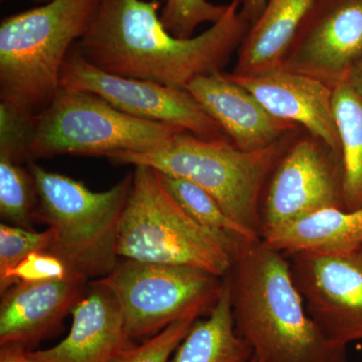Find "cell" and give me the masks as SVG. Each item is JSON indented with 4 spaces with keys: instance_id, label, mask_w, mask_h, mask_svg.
<instances>
[{
    "instance_id": "cell-1",
    "label": "cell",
    "mask_w": 362,
    "mask_h": 362,
    "mask_svg": "<svg viewBox=\"0 0 362 362\" xmlns=\"http://www.w3.org/2000/svg\"><path fill=\"white\" fill-rule=\"evenodd\" d=\"M160 7L158 0H99L92 25L73 47L107 73L187 90L195 78L223 71L251 28L233 0L206 32L180 39L162 25Z\"/></svg>"
},
{
    "instance_id": "cell-2",
    "label": "cell",
    "mask_w": 362,
    "mask_h": 362,
    "mask_svg": "<svg viewBox=\"0 0 362 362\" xmlns=\"http://www.w3.org/2000/svg\"><path fill=\"white\" fill-rule=\"evenodd\" d=\"M235 329L258 362H347L307 312L283 252L262 239L243 240L228 276Z\"/></svg>"
},
{
    "instance_id": "cell-3",
    "label": "cell",
    "mask_w": 362,
    "mask_h": 362,
    "mask_svg": "<svg viewBox=\"0 0 362 362\" xmlns=\"http://www.w3.org/2000/svg\"><path fill=\"white\" fill-rule=\"evenodd\" d=\"M99 0H51L2 18L0 99L21 115H39L61 89L69 52L89 30Z\"/></svg>"
},
{
    "instance_id": "cell-4",
    "label": "cell",
    "mask_w": 362,
    "mask_h": 362,
    "mask_svg": "<svg viewBox=\"0 0 362 362\" xmlns=\"http://www.w3.org/2000/svg\"><path fill=\"white\" fill-rule=\"evenodd\" d=\"M291 134L265 149L243 151L228 138L206 139L180 130L159 148L115 152L106 157L116 164L149 166L162 175L199 185L233 220L261 237L263 192L291 145Z\"/></svg>"
},
{
    "instance_id": "cell-5",
    "label": "cell",
    "mask_w": 362,
    "mask_h": 362,
    "mask_svg": "<svg viewBox=\"0 0 362 362\" xmlns=\"http://www.w3.org/2000/svg\"><path fill=\"white\" fill-rule=\"evenodd\" d=\"M116 240L119 259L192 267L225 278L240 240L197 223L170 197L156 169L135 165Z\"/></svg>"
},
{
    "instance_id": "cell-6",
    "label": "cell",
    "mask_w": 362,
    "mask_h": 362,
    "mask_svg": "<svg viewBox=\"0 0 362 362\" xmlns=\"http://www.w3.org/2000/svg\"><path fill=\"white\" fill-rule=\"evenodd\" d=\"M30 171L37 194L35 218L52 232L49 251L89 280L108 275L118 262L119 223L132 173L106 192H92L81 181L47 170L33 161Z\"/></svg>"
},
{
    "instance_id": "cell-7",
    "label": "cell",
    "mask_w": 362,
    "mask_h": 362,
    "mask_svg": "<svg viewBox=\"0 0 362 362\" xmlns=\"http://www.w3.org/2000/svg\"><path fill=\"white\" fill-rule=\"evenodd\" d=\"M180 128L128 115L87 90L61 88L33 118L30 161L64 154L105 156L163 146Z\"/></svg>"
},
{
    "instance_id": "cell-8",
    "label": "cell",
    "mask_w": 362,
    "mask_h": 362,
    "mask_svg": "<svg viewBox=\"0 0 362 362\" xmlns=\"http://www.w3.org/2000/svg\"><path fill=\"white\" fill-rule=\"evenodd\" d=\"M110 292L133 341L151 337L178 319L209 313L223 278L192 267L119 259L108 275L93 281Z\"/></svg>"
},
{
    "instance_id": "cell-9",
    "label": "cell",
    "mask_w": 362,
    "mask_h": 362,
    "mask_svg": "<svg viewBox=\"0 0 362 362\" xmlns=\"http://www.w3.org/2000/svg\"><path fill=\"white\" fill-rule=\"evenodd\" d=\"M61 88L96 94L136 118L168 124L206 139H230L187 90L107 73L74 47L62 68Z\"/></svg>"
},
{
    "instance_id": "cell-10",
    "label": "cell",
    "mask_w": 362,
    "mask_h": 362,
    "mask_svg": "<svg viewBox=\"0 0 362 362\" xmlns=\"http://www.w3.org/2000/svg\"><path fill=\"white\" fill-rule=\"evenodd\" d=\"M264 192L261 235L322 209H345L341 157L313 136L295 140L279 160Z\"/></svg>"
},
{
    "instance_id": "cell-11",
    "label": "cell",
    "mask_w": 362,
    "mask_h": 362,
    "mask_svg": "<svg viewBox=\"0 0 362 362\" xmlns=\"http://www.w3.org/2000/svg\"><path fill=\"white\" fill-rule=\"evenodd\" d=\"M286 256L307 312L326 337L344 345L362 340V247Z\"/></svg>"
},
{
    "instance_id": "cell-12",
    "label": "cell",
    "mask_w": 362,
    "mask_h": 362,
    "mask_svg": "<svg viewBox=\"0 0 362 362\" xmlns=\"http://www.w3.org/2000/svg\"><path fill=\"white\" fill-rule=\"evenodd\" d=\"M362 58V0H315L282 66L331 88Z\"/></svg>"
},
{
    "instance_id": "cell-13",
    "label": "cell",
    "mask_w": 362,
    "mask_h": 362,
    "mask_svg": "<svg viewBox=\"0 0 362 362\" xmlns=\"http://www.w3.org/2000/svg\"><path fill=\"white\" fill-rule=\"evenodd\" d=\"M228 76L249 90L271 115L302 126L309 134L341 157L339 136L333 116V88L330 86L282 66L252 75Z\"/></svg>"
},
{
    "instance_id": "cell-14",
    "label": "cell",
    "mask_w": 362,
    "mask_h": 362,
    "mask_svg": "<svg viewBox=\"0 0 362 362\" xmlns=\"http://www.w3.org/2000/svg\"><path fill=\"white\" fill-rule=\"evenodd\" d=\"M187 90L243 151H258L291 134L297 125L280 120L228 74L195 78Z\"/></svg>"
},
{
    "instance_id": "cell-15",
    "label": "cell",
    "mask_w": 362,
    "mask_h": 362,
    "mask_svg": "<svg viewBox=\"0 0 362 362\" xmlns=\"http://www.w3.org/2000/svg\"><path fill=\"white\" fill-rule=\"evenodd\" d=\"M70 332L47 349L28 350L37 362H111L135 342L126 333L120 308L110 292L90 283L71 311Z\"/></svg>"
},
{
    "instance_id": "cell-16",
    "label": "cell",
    "mask_w": 362,
    "mask_h": 362,
    "mask_svg": "<svg viewBox=\"0 0 362 362\" xmlns=\"http://www.w3.org/2000/svg\"><path fill=\"white\" fill-rule=\"evenodd\" d=\"M87 282L75 277L11 286L2 293L0 304V346L28 349L52 335L84 296Z\"/></svg>"
},
{
    "instance_id": "cell-17",
    "label": "cell",
    "mask_w": 362,
    "mask_h": 362,
    "mask_svg": "<svg viewBox=\"0 0 362 362\" xmlns=\"http://www.w3.org/2000/svg\"><path fill=\"white\" fill-rule=\"evenodd\" d=\"M261 239L285 255L300 252L338 254L362 247V207L322 209L264 230Z\"/></svg>"
},
{
    "instance_id": "cell-18",
    "label": "cell",
    "mask_w": 362,
    "mask_h": 362,
    "mask_svg": "<svg viewBox=\"0 0 362 362\" xmlns=\"http://www.w3.org/2000/svg\"><path fill=\"white\" fill-rule=\"evenodd\" d=\"M315 0H268L238 49L233 75L247 76L282 66Z\"/></svg>"
},
{
    "instance_id": "cell-19",
    "label": "cell",
    "mask_w": 362,
    "mask_h": 362,
    "mask_svg": "<svg viewBox=\"0 0 362 362\" xmlns=\"http://www.w3.org/2000/svg\"><path fill=\"white\" fill-rule=\"evenodd\" d=\"M254 354L235 329L228 277L218 301L197 319L169 362H250Z\"/></svg>"
},
{
    "instance_id": "cell-20",
    "label": "cell",
    "mask_w": 362,
    "mask_h": 362,
    "mask_svg": "<svg viewBox=\"0 0 362 362\" xmlns=\"http://www.w3.org/2000/svg\"><path fill=\"white\" fill-rule=\"evenodd\" d=\"M343 173V199L349 211L362 207V96L347 81L333 88Z\"/></svg>"
},
{
    "instance_id": "cell-21",
    "label": "cell",
    "mask_w": 362,
    "mask_h": 362,
    "mask_svg": "<svg viewBox=\"0 0 362 362\" xmlns=\"http://www.w3.org/2000/svg\"><path fill=\"white\" fill-rule=\"evenodd\" d=\"M158 173L166 192L197 225L225 237L244 240L261 239L256 233L233 220L221 209L213 195L204 188L190 181Z\"/></svg>"
},
{
    "instance_id": "cell-22",
    "label": "cell",
    "mask_w": 362,
    "mask_h": 362,
    "mask_svg": "<svg viewBox=\"0 0 362 362\" xmlns=\"http://www.w3.org/2000/svg\"><path fill=\"white\" fill-rule=\"evenodd\" d=\"M37 206L35 180L30 170L0 154V214L13 226L32 228Z\"/></svg>"
},
{
    "instance_id": "cell-23",
    "label": "cell",
    "mask_w": 362,
    "mask_h": 362,
    "mask_svg": "<svg viewBox=\"0 0 362 362\" xmlns=\"http://www.w3.org/2000/svg\"><path fill=\"white\" fill-rule=\"evenodd\" d=\"M228 6H216L207 0H164L160 21L171 35L189 39L202 23L220 21Z\"/></svg>"
},
{
    "instance_id": "cell-24",
    "label": "cell",
    "mask_w": 362,
    "mask_h": 362,
    "mask_svg": "<svg viewBox=\"0 0 362 362\" xmlns=\"http://www.w3.org/2000/svg\"><path fill=\"white\" fill-rule=\"evenodd\" d=\"M199 317L190 314L178 319L141 344H133L124 350L111 362H169Z\"/></svg>"
},
{
    "instance_id": "cell-25",
    "label": "cell",
    "mask_w": 362,
    "mask_h": 362,
    "mask_svg": "<svg viewBox=\"0 0 362 362\" xmlns=\"http://www.w3.org/2000/svg\"><path fill=\"white\" fill-rule=\"evenodd\" d=\"M82 277L63 259L51 252H33L11 270L0 275V290L6 291L20 283H42ZM84 278V277H83Z\"/></svg>"
},
{
    "instance_id": "cell-26",
    "label": "cell",
    "mask_w": 362,
    "mask_h": 362,
    "mask_svg": "<svg viewBox=\"0 0 362 362\" xmlns=\"http://www.w3.org/2000/svg\"><path fill=\"white\" fill-rule=\"evenodd\" d=\"M52 244L49 228L35 232L18 226L0 225V275L11 270L33 252L49 251Z\"/></svg>"
},
{
    "instance_id": "cell-27",
    "label": "cell",
    "mask_w": 362,
    "mask_h": 362,
    "mask_svg": "<svg viewBox=\"0 0 362 362\" xmlns=\"http://www.w3.org/2000/svg\"><path fill=\"white\" fill-rule=\"evenodd\" d=\"M33 117L21 115L11 107L0 103V154L21 163L30 161L28 146L32 136Z\"/></svg>"
},
{
    "instance_id": "cell-28",
    "label": "cell",
    "mask_w": 362,
    "mask_h": 362,
    "mask_svg": "<svg viewBox=\"0 0 362 362\" xmlns=\"http://www.w3.org/2000/svg\"><path fill=\"white\" fill-rule=\"evenodd\" d=\"M0 362H37L30 357L28 349L21 345H4L0 349Z\"/></svg>"
},
{
    "instance_id": "cell-29",
    "label": "cell",
    "mask_w": 362,
    "mask_h": 362,
    "mask_svg": "<svg viewBox=\"0 0 362 362\" xmlns=\"http://www.w3.org/2000/svg\"><path fill=\"white\" fill-rule=\"evenodd\" d=\"M243 18L252 25L263 13L268 0H238Z\"/></svg>"
},
{
    "instance_id": "cell-30",
    "label": "cell",
    "mask_w": 362,
    "mask_h": 362,
    "mask_svg": "<svg viewBox=\"0 0 362 362\" xmlns=\"http://www.w3.org/2000/svg\"><path fill=\"white\" fill-rule=\"evenodd\" d=\"M347 82L362 96V58L350 71Z\"/></svg>"
},
{
    "instance_id": "cell-31",
    "label": "cell",
    "mask_w": 362,
    "mask_h": 362,
    "mask_svg": "<svg viewBox=\"0 0 362 362\" xmlns=\"http://www.w3.org/2000/svg\"><path fill=\"white\" fill-rule=\"evenodd\" d=\"M35 2H44V4H47V2L51 1V0H33Z\"/></svg>"
},
{
    "instance_id": "cell-32",
    "label": "cell",
    "mask_w": 362,
    "mask_h": 362,
    "mask_svg": "<svg viewBox=\"0 0 362 362\" xmlns=\"http://www.w3.org/2000/svg\"><path fill=\"white\" fill-rule=\"evenodd\" d=\"M250 362H258V361H257V359H256V358H255V357H254V356H252V361H250Z\"/></svg>"
}]
</instances>
